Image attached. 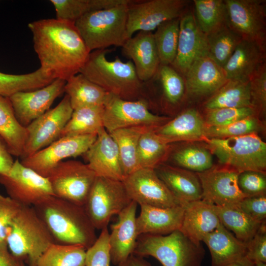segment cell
Here are the masks:
<instances>
[{
  "label": "cell",
  "instance_id": "1",
  "mask_svg": "<svg viewBox=\"0 0 266 266\" xmlns=\"http://www.w3.org/2000/svg\"><path fill=\"white\" fill-rule=\"evenodd\" d=\"M41 68L55 79L66 81L79 73L90 53L75 23L43 19L30 23Z\"/></svg>",
  "mask_w": 266,
  "mask_h": 266
},
{
  "label": "cell",
  "instance_id": "2",
  "mask_svg": "<svg viewBox=\"0 0 266 266\" xmlns=\"http://www.w3.org/2000/svg\"><path fill=\"white\" fill-rule=\"evenodd\" d=\"M33 206L55 243L80 245L87 249L96 240V229L83 206L51 195Z\"/></svg>",
  "mask_w": 266,
  "mask_h": 266
},
{
  "label": "cell",
  "instance_id": "3",
  "mask_svg": "<svg viewBox=\"0 0 266 266\" xmlns=\"http://www.w3.org/2000/svg\"><path fill=\"white\" fill-rule=\"evenodd\" d=\"M110 50L91 52L79 73L110 94L128 100L142 98L143 82L139 79L132 61H122L116 56L108 60Z\"/></svg>",
  "mask_w": 266,
  "mask_h": 266
},
{
  "label": "cell",
  "instance_id": "4",
  "mask_svg": "<svg viewBox=\"0 0 266 266\" xmlns=\"http://www.w3.org/2000/svg\"><path fill=\"white\" fill-rule=\"evenodd\" d=\"M6 242L12 256L36 266L38 259L54 239L33 206L22 205L7 228Z\"/></svg>",
  "mask_w": 266,
  "mask_h": 266
},
{
  "label": "cell",
  "instance_id": "5",
  "mask_svg": "<svg viewBox=\"0 0 266 266\" xmlns=\"http://www.w3.org/2000/svg\"><path fill=\"white\" fill-rule=\"evenodd\" d=\"M133 0H127L112 7L90 12L75 22L90 52L110 46H123L128 39V6Z\"/></svg>",
  "mask_w": 266,
  "mask_h": 266
},
{
  "label": "cell",
  "instance_id": "6",
  "mask_svg": "<svg viewBox=\"0 0 266 266\" xmlns=\"http://www.w3.org/2000/svg\"><path fill=\"white\" fill-rule=\"evenodd\" d=\"M133 254L153 257L163 266H201L205 250L178 230L166 235H139Z\"/></svg>",
  "mask_w": 266,
  "mask_h": 266
},
{
  "label": "cell",
  "instance_id": "7",
  "mask_svg": "<svg viewBox=\"0 0 266 266\" xmlns=\"http://www.w3.org/2000/svg\"><path fill=\"white\" fill-rule=\"evenodd\" d=\"M203 141L223 166L239 173L266 171V143L257 133L226 138H205Z\"/></svg>",
  "mask_w": 266,
  "mask_h": 266
},
{
  "label": "cell",
  "instance_id": "8",
  "mask_svg": "<svg viewBox=\"0 0 266 266\" xmlns=\"http://www.w3.org/2000/svg\"><path fill=\"white\" fill-rule=\"evenodd\" d=\"M132 201L122 181L97 176L83 207L94 228L101 230Z\"/></svg>",
  "mask_w": 266,
  "mask_h": 266
},
{
  "label": "cell",
  "instance_id": "9",
  "mask_svg": "<svg viewBox=\"0 0 266 266\" xmlns=\"http://www.w3.org/2000/svg\"><path fill=\"white\" fill-rule=\"evenodd\" d=\"M96 177L88 164L67 160L59 163L47 178L55 196L83 206Z\"/></svg>",
  "mask_w": 266,
  "mask_h": 266
},
{
  "label": "cell",
  "instance_id": "10",
  "mask_svg": "<svg viewBox=\"0 0 266 266\" xmlns=\"http://www.w3.org/2000/svg\"><path fill=\"white\" fill-rule=\"evenodd\" d=\"M188 4L186 0H133L128 6V39L137 32H152L162 23L181 17Z\"/></svg>",
  "mask_w": 266,
  "mask_h": 266
},
{
  "label": "cell",
  "instance_id": "11",
  "mask_svg": "<svg viewBox=\"0 0 266 266\" xmlns=\"http://www.w3.org/2000/svg\"><path fill=\"white\" fill-rule=\"evenodd\" d=\"M104 107L103 126L109 133L138 126L158 128L171 119L152 113L143 99L128 100L111 95Z\"/></svg>",
  "mask_w": 266,
  "mask_h": 266
},
{
  "label": "cell",
  "instance_id": "12",
  "mask_svg": "<svg viewBox=\"0 0 266 266\" xmlns=\"http://www.w3.org/2000/svg\"><path fill=\"white\" fill-rule=\"evenodd\" d=\"M73 111L69 97L65 95L56 106L28 125L26 127L27 137L21 159L31 156L59 139Z\"/></svg>",
  "mask_w": 266,
  "mask_h": 266
},
{
  "label": "cell",
  "instance_id": "13",
  "mask_svg": "<svg viewBox=\"0 0 266 266\" xmlns=\"http://www.w3.org/2000/svg\"><path fill=\"white\" fill-rule=\"evenodd\" d=\"M0 184L8 197L21 205L33 206L43 198L54 195L48 178L25 166L18 159L7 174L0 175Z\"/></svg>",
  "mask_w": 266,
  "mask_h": 266
},
{
  "label": "cell",
  "instance_id": "14",
  "mask_svg": "<svg viewBox=\"0 0 266 266\" xmlns=\"http://www.w3.org/2000/svg\"><path fill=\"white\" fill-rule=\"evenodd\" d=\"M97 135L66 136L59 139L31 156L21 159V163L39 175L47 177L60 162L69 158L83 156Z\"/></svg>",
  "mask_w": 266,
  "mask_h": 266
},
{
  "label": "cell",
  "instance_id": "15",
  "mask_svg": "<svg viewBox=\"0 0 266 266\" xmlns=\"http://www.w3.org/2000/svg\"><path fill=\"white\" fill-rule=\"evenodd\" d=\"M122 181L129 197L137 204L161 208L180 205L154 169L139 168Z\"/></svg>",
  "mask_w": 266,
  "mask_h": 266
},
{
  "label": "cell",
  "instance_id": "16",
  "mask_svg": "<svg viewBox=\"0 0 266 266\" xmlns=\"http://www.w3.org/2000/svg\"><path fill=\"white\" fill-rule=\"evenodd\" d=\"M227 24L242 39L266 43V1L225 0Z\"/></svg>",
  "mask_w": 266,
  "mask_h": 266
},
{
  "label": "cell",
  "instance_id": "17",
  "mask_svg": "<svg viewBox=\"0 0 266 266\" xmlns=\"http://www.w3.org/2000/svg\"><path fill=\"white\" fill-rule=\"evenodd\" d=\"M201 185V200L210 204L226 206L237 204L245 196L238 186L239 172L228 166H213L197 173Z\"/></svg>",
  "mask_w": 266,
  "mask_h": 266
},
{
  "label": "cell",
  "instance_id": "18",
  "mask_svg": "<svg viewBox=\"0 0 266 266\" xmlns=\"http://www.w3.org/2000/svg\"><path fill=\"white\" fill-rule=\"evenodd\" d=\"M66 83L63 79H56L42 88L18 92L9 97L20 124L26 127L47 112L54 100L65 92Z\"/></svg>",
  "mask_w": 266,
  "mask_h": 266
},
{
  "label": "cell",
  "instance_id": "19",
  "mask_svg": "<svg viewBox=\"0 0 266 266\" xmlns=\"http://www.w3.org/2000/svg\"><path fill=\"white\" fill-rule=\"evenodd\" d=\"M207 55L206 37L200 30L194 11L188 8L181 16L176 57L171 64L183 77L193 64Z\"/></svg>",
  "mask_w": 266,
  "mask_h": 266
},
{
  "label": "cell",
  "instance_id": "20",
  "mask_svg": "<svg viewBox=\"0 0 266 266\" xmlns=\"http://www.w3.org/2000/svg\"><path fill=\"white\" fill-rule=\"evenodd\" d=\"M97 176L123 181L121 161L117 144L104 128L83 155Z\"/></svg>",
  "mask_w": 266,
  "mask_h": 266
},
{
  "label": "cell",
  "instance_id": "21",
  "mask_svg": "<svg viewBox=\"0 0 266 266\" xmlns=\"http://www.w3.org/2000/svg\"><path fill=\"white\" fill-rule=\"evenodd\" d=\"M184 78L187 98L194 99H208L228 80L223 68L207 55L198 59Z\"/></svg>",
  "mask_w": 266,
  "mask_h": 266
},
{
  "label": "cell",
  "instance_id": "22",
  "mask_svg": "<svg viewBox=\"0 0 266 266\" xmlns=\"http://www.w3.org/2000/svg\"><path fill=\"white\" fill-rule=\"evenodd\" d=\"M137 204L134 201L118 214L117 221L110 225L109 244L111 262L118 266L135 250L138 235L136 227Z\"/></svg>",
  "mask_w": 266,
  "mask_h": 266
},
{
  "label": "cell",
  "instance_id": "23",
  "mask_svg": "<svg viewBox=\"0 0 266 266\" xmlns=\"http://www.w3.org/2000/svg\"><path fill=\"white\" fill-rule=\"evenodd\" d=\"M266 64V43L242 39L223 69L228 80L249 81Z\"/></svg>",
  "mask_w": 266,
  "mask_h": 266
},
{
  "label": "cell",
  "instance_id": "24",
  "mask_svg": "<svg viewBox=\"0 0 266 266\" xmlns=\"http://www.w3.org/2000/svg\"><path fill=\"white\" fill-rule=\"evenodd\" d=\"M205 126L203 117L198 109L190 107L156 128L155 132L168 144L179 141H203L206 138Z\"/></svg>",
  "mask_w": 266,
  "mask_h": 266
},
{
  "label": "cell",
  "instance_id": "25",
  "mask_svg": "<svg viewBox=\"0 0 266 266\" xmlns=\"http://www.w3.org/2000/svg\"><path fill=\"white\" fill-rule=\"evenodd\" d=\"M122 48L123 54L132 61L142 82L153 76L160 62L152 32H139L127 39Z\"/></svg>",
  "mask_w": 266,
  "mask_h": 266
},
{
  "label": "cell",
  "instance_id": "26",
  "mask_svg": "<svg viewBox=\"0 0 266 266\" xmlns=\"http://www.w3.org/2000/svg\"><path fill=\"white\" fill-rule=\"evenodd\" d=\"M154 170L180 205L201 200L202 188L197 172L164 163Z\"/></svg>",
  "mask_w": 266,
  "mask_h": 266
},
{
  "label": "cell",
  "instance_id": "27",
  "mask_svg": "<svg viewBox=\"0 0 266 266\" xmlns=\"http://www.w3.org/2000/svg\"><path fill=\"white\" fill-rule=\"evenodd\" d=\"M140 206V213L136 218L138 236L145 234L166 235L180 229L183 216L181 205L169 208Z\"/></svg>",
  "mask_w": 266,
  "mask_h": 266
},
{
  "label": "cell",
  "instance_id": "28",
  "mask_svg": "<svg viewBox=\"0 0 266 266\" xmlns=\"http://www.w3.org/2000/svg\"><path fill=\"white\" fill-rule=\"evenodd\" d=\"M181 205L183 208V216L179 230L195 243H201L205 235L220 223L212 204L201 200Z\"/></svg>",
  "mask_w": 266,
  "mask_h": 266
},
{
  "label": "cell",
  "instance_id": "29",
  "mask_svg": "<svg viewBox=\"0 0 266 266\" xmlns=\"http://www.w3.org/2000/svg\"><path fill=\"white\" fill-rule=\"evenodd\" d=\"M202 241L210 251L211 266H223L246 256V242L237 238L221 223Z\"/></svg>",
  "mask_w": 266,
  "mask_h": 266
},
{
  "label": "cell",
  "instance_id": "30",
  "mask_svg": "<svg viewBox=\"0 0 266 266\" xmlns=\"http://www.w3.org/2000/svg\"><path fill=\"white\" fill-rule=\"evenodd\" d=\"M148 81L160 88L161 105L165 109L179 107L187 98L184 77L170 65H160Z\"/></svg>",
  "mask_w": 266,
  "mask_h": 266
},
{
  "label": "cell",
  "instance_id": "31",
  "mask_svg": "<svg viewBox=\"0 0 266 266\" xmlns=\"http://www.w3.org/2000/svg\"><path fill=\"white\" fill-rule=\"evenodd\" d=\"M65 93L69 97L73 110L83 107L104 106L111 95L80 73L66 81Z\"/></svg>",
  "mask_w": 266,
  "mask_h": 266
},
{
  "label": "cell",
  "instance_id": "32",
  "mask_svg": "<svg viewBox=\"0 0 266 266\" xmlns=\"http://www.w3.org/2000/svg\"><path fill=\"white\" fill-rule=\"evenodd\" d=\"M0 135L12 156L21 157L26 143V127L17 120L8 98L0 95Z\"/></svg>",
  "mask_w": 266,
  "mask_h": 266
},
{
  "label": "cell",
  "instance_id": "33",
  "mask_svg": "<svg viewBox=\"0 0 266 266\" xmlns=\"http://www.w3.org/2000/svg\"><path fill=\"white\" fill-rule=\"evenodd\" d=\"M153 128L138 126L118 129L109 133L117 144L125 177L140 168L137 160L138 141L144 132Z\"/></svg>",
  "mask_w": 266,
  "mask_h": 266
},
{
  "label": "cell",
  "instance_id": "34",
  "mask_svg": "<svg viewBox=\"0 0 266 266\" xmlns=\"http://www.w3.org/2000/svg\"><path fill=\"white\" fill-rule=\"evenodd\" d=\"M249 81L228 80L202 103L203 110L251 107Z\"/></svg>",
  "mask_w": 266,
  "mask_h": 266
},
{
  "label": "cell",
  "instance_id": "35",
  "mask_svg": "<svg viewBox=\"0 0 266 266\" xmlns=\"http://www.w3.org/2000/svg\"><path fill=\"white\" fill-rule=\"evenodd\" d=\"M212 206L220 223L227 230L232 231L237 238L245 242L253 237L262 223L248 216L238 204L226 206L212 204Z\"/></svg>",
  "mask_w": 266,
  "mask_h": 266
},
{
  "label": "cell",
  "instance_id": "36",
  "mask_svg": "<svg viewBox=\"0 0 266 266\" xmlns=\"http://www.w3.org/2000/svg\"><path fill=\"white\" fill-rule=\"evenodd\" d=\"M104 107H83L73 110L60 137L66 136L97 135L104 128Z\"/></svg>",
  "mask_w": 266,
  "mask_h": 266
},
{
  "label": "cell",
  "instance_id": "37",
  "mask_svg": "<svg viewBox=\"0 0 266 266\" xmlns=\"http://www.w3.org/2000/svg\"><path fill=\"white\" fill-rule=\"evenodd\" d=\"M205 37L207 55L222 68L242 39L228 24L206 35Z\"/></svg>",
  "mask_w": 266,
  "mask_h": 266
},
{
  "label": "cell",
  "instance_id": "38",
  "mask_svg": "<svg viewBox=\"0 0 266 266\" xmlns=\"http://www.w3.org/2000/svg\"><path fill=\"white\" fill-rule=\"evenodd\" d=\"M54 80L40 67L33 72L23 74L0 72V95L9 98L18 92L42 88Z\"/></svg>",
  "mask_w": 266,
  "mask_h": 266
},
{
  "label": "cell",
  "instance_id": "39",
  "mask_svg": "<svg viewBox=\"0 0 266 266\" xmlns=\"http://www.w3.org/2000/svg\"><path fill=\"white\" fill-rule=\"evenodd\" d=\"M193 3L195 19L204 35L227 24L225 0H194Z\"/></svg>",
  "mask_w": 266,
  "mask_h": 266
},
{
  "label": "cell",
  "instance_id": "40",
  "mask_svg": "<svg viewBox=\"0 0 266 266\" xmlns=\"http://www.w3.org/2000/svg\"><path fill=\"white\" fill-rule=\"evenodd\" d=\"M171 159L176 166L195 172H201L213 166L212 153L205 145L195 142H187L171 154Z\"/></svg>",
  "mask_w": 266,
  "mask_h": 266
},
{
  "label": "cell",
  "instance_id": "41",
  "mask_svg": "<svg viewBox=\"0 0 266 266\" xmlns=\"http://www.w3.org/2000/svg\"><path fill=\"white\" fill-rule=\"evenodd\" d=\"M157 128H150L141 135L138 144L137 160L140 168L154 169L168 154L170 144L162 139L155 132Z\"/></svg>",
  "mask_w": 266,
  "mask_h": 266
},
{
  "label": "cell",
  "instance_id": "42",
  "mask_svg": "<svg viewBox=\"0 0 266 266\" xmlns=\"http://www.w3.org/2000/svg\"><path fill=\"white\" fill-rule=\"evenodd\" d=\"M127 0H51L56 19L74 22L91 11L112 7Z\"/></svg>",
  "mask_w": 266,
  "mask_h": 266
},
{
  "label": "cell",
  "instance_id": "43",
  "mask_svg": "<svg viewBox=\"0 0 266 266\" xmlns=\"http://www.w3.org/2000/svg\"><path fill=\"white\" fill-rule=\"evenodd\" d=\"M86 251L82 245L53 243L41 255L36 266H85Z\"/></svg>",
  "mask_w": 266,
  "mask_h": 266
},
{
  "label": "cell",
  "instance_id": "44",
  "mask_svg": "<svg viewBox=\"0 0 266 266\" xmlns=\"http://www.w3.org/2000/svg\"><path fill=\"white\" fill-rule=\"evenodd\" d=\"M180 18L166 21L153 33L160 65H171L176 55Z\"/></svg>",
  "mask_w": 266,
  "mask_h": 266
},
{
  "label": "cell",
  "instance_id": "45",
  "mask_svg": "<svg viewBox=\"0 0 266 266\" xmlns=\"http://www.w3.org/2000/svg\"><path fill=\"white\" fill-rule=\"evenodd\" d=\"M261 129L259 117L254 115L224 126H205L204 133L206 138H226L257 133Z\"/></svg>",
  "mask_w": 266,
  "mask_h": 266
},
{
  "label": "cell",
  "instance_id": "46",
  "mask_svg": "<svg viewBox=\"0 0 266 266\" xmlns=\"http://www.w3.org/2000/svg\"><path fill=\"white\" fill-rule=\"evenodd\" d=\"M203 117L207 126L228 125L249 116L257 115L251 107H225L204 110Z\"/></svg>",
  "mask_w": 266,
  "mask_h": 266
},
{
  "label": "cell",
  "instance_id": "47",
  "mask_svg": "<svg viewBox=\"0 0 266 266\" xmlns=\"http://www.w3.org/2000/svg\"><path fill=\"white\" fill-rule=\"evenodd\" d=\"M250 101L257 116L266 113V64L261 66L250 78Z\"/></svg>",
  "mask_w": 266,
  "mask_h": 266
},
{
  "label": "cell",
  "instance_id": "48",
  "mask_svg": "<svg viewBox=\"0 0 266 266\" xmlns=\"http://www.w3.org/2000/svg\"><path fill=\"white\" fill-rule=\"evenodd\" d=\"M109 233L107 227L103 228L95 242L86 249L85 266H110Z\"/></svg>",
  "mask_w": 266,
  "mask_h": 266
},
{
  "label": "cell",
  "instance_id": "49",
  "mask_svg": "<svg viewBox=\"0 0 266 266\" xmlns=\"http://www.w3.org/2000/svg\"><path fill=\"white\" fill-rule=\"evenodd\" d=\"M237 184L245 197L266 194L265 172L253 170L241 172L238 175Z\"/></svg>",
  "mask_w": 266,
  "mask_h": 266
},
{
  "label": "cell",
  "instance_id": "50",
  "mask_svg": "<svg viewBox=\"0 0 266 266\" xmlns=\"http://www.w3.org/2000/svg\"><path fill=\"white\" fill-rule=\"evenodd\" d=\"M246 244V257L255 264L266 263V221L262 223L257 233Z\"/></svg>",
  "mask_w": 266,
  "mask_h": 266
},
{
  "label": "cell",
  "instance_id": "51",
  "mask_svg": "<svg viewBox=\"0 0 266 266\" xmlns=\"http://www.w3.org/2000/svg\"><path fill=\"white\" fill-rule=\"evenodd\" d=\"M21 206L9 197L0 194V242H6V230Z\"/></svg>",
  "mask_w": 266,
  "mask_h": 266
},
{
  "label": "cell",
  "instance_id": "52",
  "mask_svg": "<svg viewBox=\"0 0 266 266\" xmlns=\"http://www.w3.org/2000/svg\"><path fill=\"white\" fill-rule=\"evenodd\" d=\"M238 206L253 220L263 222L266 218V194L245 197L238 203Z\"/></svg>",
  "mask_w": 266,
  "mask_h": 266
},
{
  "label": "cell",
  "instance_id": "53",
  "mask_svg": "<svg viewBox=\"0 0 266 266\" xmlns=\"http://www.w3.org/2000/svg\"><path fill=\"white\" fill-rule=\"evenodd\" d=\"M14 161L8 148L0 135V175H5L11 169Z\"/></svg>",
  "mask_w": 266,
  "mask_h": 266
},
{
  "label": "cell",
  "instance_id": "54",
  "mask_svg": "<svg viewBox=\"0 0 266 266\" xmlns=\"http://www.w3.org/2000/svg\"><path fill=\"white\" fill-rule=\"evenodd\" d=\"M18 261L10 252L6 242H0V266H18Z\"/></svg>",
  "mask_w": 266,
  "mask_h": 266
},
{
  "label": "cell",
  "instance_id": "55",
  "mask_svg": "<svg viewBox=\"0 0 266 266\" xmlns=\"http://www.w3.org/2000/svg\"><path fill=\"white\" fill-rule=\"evenodd\" d=\"M118 266H151L144 258L131 255L123 263Z\"/></svg>",
  "mask_w": 266,
  "mask_h": 266
},
{
  "label": "cell",
  "instance_id": "56",
  "mask_svg": "<svg viewBox=\"0 0 266 266\" xmlns=\"http://www.w3.org/2000/svg\"><path fill=\"white\" fill-rule=\"evenodd\" d=\"M223 266H255V263L245 256Z\"/></svg>",
  "mask_w": 266,
  "mask_h": 266
},
{
  "label": "cell",
  "instance_id": "57",
  "mask_svg": "<svg viewBox=\"0 0 266 266\" xmlns=\"http://www.w3.org/2000/svg\"><path fill=\"white\" fill-rule=\"evenodd\" d=\"M255 266H266V264L265 263L257 262L255 263Z\"/></svg>",
  "mask_w": 266,
  "mask_h": 266
},
{
  "label": "cell",
  "instance_id": "58",
  "mask_svg": "<svg viewBox=\"0 0 266 266\" xmlns=\"http://www.w3.org/2000/svg\"><path fill=\"white\" fill-rule=\"evenodd\" d=\"M18 266H25L24 263V261L19 260Z\"/></svg>",
  "mask_w": 266,
  "mask_h": 266
}]
</instances>
